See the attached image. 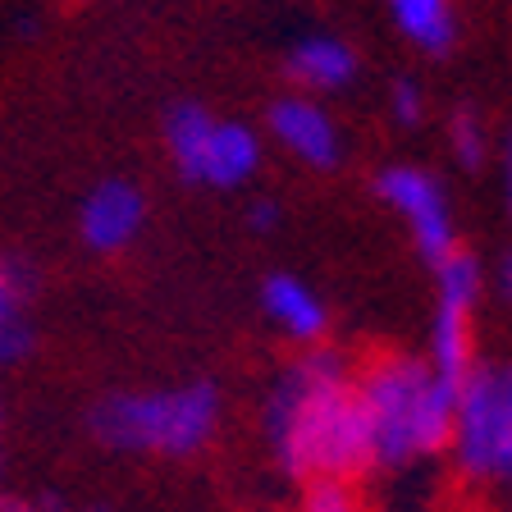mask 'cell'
<instances>
[{
  "instance_id": "cell-3",
  "label": "cell",
  "mask_w": 512,
  "mask_h": 512,
  "mask_svg": "<svg viewBox=\"0 0 512 512\" xmlns=\"http://www.w3.org/2000/svg\"><path fill=\"white\" fill-rule=\"evenodd\" d=\"M220 426V394L215 384H174L147 394H106L87 412V430L96 444L119 453H165L188 458Z\"/></svg>"
},
{
  "instance_id": "cell-18",
  "label": "cell",
  "mask_w": 512,
  "mask_h": 512,
  "mask_svg": "<svg viewBox=\"0 0 512 512\" xmlns=\"http://www.w3.org/2000/svg\"><path fill=\"white\" fill-rule=\"evenodd\" d=\"M32 352V330H28V320H10V325H0V366H14L23 362Z\"/></svg>"
},
{
  "instance_id": "cell-13",
  "label": "cell",
  "mask_w": 512,
  "mask_h": 512,
  "mask_svg": "<svg viewBox=\"0 0 512 512\" xmlns=\"http://www.w3.org/2000/svg\"><path fill=\"white\" fill-rule=\"evenodd\" d=\"M211 128H215V115L206 106H197V101H179L165 115V147H170L174 170L183 179H192V170H197V156H202Z\"/></svg>"
},
{
  "instance_id": "cell-23",
  "label": "cell",
  "mask_w": 512,
  "mask_h": 512,
  "mask_svg": "<svg viewBox=\"0 0 512 512\" xmlns=\"http://www.w3.org/2000/svg\"><path fill=\"white\" fill-rule=\"evenodd\" d=\"M92 512H106V508H92Z\"/></svg>"
},
{
  "instance_id": "cell-7",
  "label": "cell",
  "mask_w": 512,
  "mask_h": 512,
  "mask_svg": "<svg viewBox=\"0 0 512 512\" xmlns=\"http://www.w3.org/2000/svg\"><path fill=\"white\" fill-rule=\"evenodd\" d=\"M142 220H147V197L138 183L128 179H101L83 197L78 211V234L92 252H119L138 238Z\"/></svg>"
},
{
  "instance_id": "cell-12",
  "label": "cell",
  "mask_w": 512,
  "mask_h": 512,
  "mask_svg": "<svg viewBox=\"0 0 512 512\" xmlns=\"http://www.w3.org/2000/svg\"><path fill=\"white\" fill-rule=\"evenodd\" d=\"M398 32L416 51L426 55H448L453 37H458V19H453V0H389Z\"/></svg>"
},
{
  "instance_id": "cell-1",
  "label": "cell",
  "mask_w": 512,
  "mask_h": 512,
  "mask_svg": "<svg viewBox=\"0 0 512 512\" xmlns=\"http://www.w3.org/2000/svg\"><path fill=\"white\" fill-rule=\"evenodd\" d=\"M275 453L298 480H348L375 467V430L357 380L334 348H311L284 371L266 412Z\"/></svg>"
},
{
  "instance_id": "cell-15",
  "label": "cell",
  "mask_w": 512,
  "mask_h": 512,
  "mask_svg": "<svg viewBox=\"0 0 512 512\" xmlns=\"http://www.w3.org/2000/svg\"><path fill=\"white\" fill-rule=\"evenodd\" d=\"M28 293H32V270L23 261H0V325L19 320V307Z\"/></svg>"
},
{
  "instance_id": "cell-2",
  "label": "cell",
  "mask_w": 512,
  "mask_h": 512,
  "mask_svg": "<svg viewBox=\"0 0 512 512\" xmlns=\"http://www.w3.org/2000/svg\"><path fill=\"white\" fill-rule=\"evenodd\" d=\"M357 394L371 416L380 467H403V462L453 444L458 394L430 371V362L398 357V352L375 357L371 366H362Z\"/></svg>"
},
{
  "instance_id": "cell-14",
  "label": "cell",
  "mask_w": 512,
  "mask_h": 512,
  "mask_svg": "<svg viewBox=\"0 0 512 512\" xmlns=\"http://www.w3.org/2000/svg\"><path fill=\"white\" fill-rule=\"evenodd\" d=\"M448 147H453L462 170H480V165H485V156H490V133H485V124H480V115L471 106H458L448 115Z\"/></svg>"
},
{
  "instance_id": "cell-11",
  "label": "cell",
  "mask_w": 512,
  "mask_h": 512,
  "mask_svg": "<svg viewBox=\"0 0 512 512\" xmlns=\"http://www.w3.org/2000/svg\"><path fill=\"white\" fill-rule=\"evenodd\" d=\"M357 74V55L348 42L339 37H302L293 51H288V78L307 92H339L352 83Z\"/></svg>"
},
{
  "instance_id": "cell-5",
  "label": "cell",
  "mask_w": 512,
  "mask_h": 512,
  "mask_svg": "<svg viewBox=\"0 0 512 512\" xmlns=\"http://www.w3.org/2000/svg\"><path fill=\"white\" fill-rule=\"evenodd\" d=\"M439 279V307H435V334H430V371L458 394L462 380L471 375V311L485 288V270H480L476 252H453L435 266Z\"/></svg>"
},
{
  "instance_id": "cell-9",
  "label": "cell",
  "mask_w": 512,
  "mask_h": 512,
  "mask_svg": "<svg viewBox=\"0 0 512 512\" xmlns=\"http://www.w3.org/2000/svg\"><path fill=\"white\" fill-rule=\"evenodd\" d=\"M256 170H261V142H256L252 128L238 124V119H215L211 138H206L188 183H202V188H243Z\"/></svg>"
},
{
  "instance_id": "cell-6",
  "label": "cell",
  "mask_w": 512,
  "mask_h": 512,
  "mask_svg": "<svg viewBox=\"0 0 512 512\" xmlns=\"http://www.w3.org/2000/svg\"><path fill=\"white\" fill-rule=\"evenodd\" d=\"M375 188H380L384 202H389L407 220L416 252L426 256L430 266H439V261L458 247L444 183H439L430 170H421V165H389V170L375 179Z\"/></svg>"
},
{
  "instance_id": "cell-10",
  "label": "cell",
  "mask_w": 512,
  "mask_h": 512,
  "mask_svg": "<svg viewBox=\"0 0 512 512\" xmlns=\"http://www.w3.org/2000/svg\"><path fill=\"white\" fill-rule=\"evenodd\" d=\"M261 307H266V316L275 320V325L288 334V339L311 343V348L325 339L330 311H325V302H320L316 293L302 284V279H293V275H270L266 284H261Z\"/></svg>"
},
{
  "instance_id": "cell-16",
  "label": "cell",
  "mask_w": 512,
  "mask_h": 512,
  "mask_svg": "<svg viewBox=\"0 0 512 512\" xmlns=\"http://www.w3.org/2000/svg\"><path fill=\"white\" fill-rule=\"evenodd\" d=\"M389 110H394V119L407 124V128L421 124V119H426V92H421V83L398 78V83L389 87Z\"/></svg>"
},
{
  "instance_id": "cell-19",
  "label": "cell",
  "mask_w": 512,
  "mask_h": 512,
  "mask_svg": "<svg viewBox=\"0 0 512 512\" xmlns=\"http://www.w3.org/2000/svg\"><path fill=\"white\" fill-rule=\"evenodd\" d=\"M247 224H252L256 234H275V224H279V206L270 202V197L252 202V206H247Z\"/></svg>"
},
{
  "instance_id": "cell-20",
  "label": "cell",
  "mask_w": 512,
  "mask_h": 512,
  "mask_svg": "<svg viewBox=\"0 0 512 512\" xmlns=\"http://www.w3.org/2000/svg\"><path fill=\"white\" fill-rule=\"evenodd\" d=\"M494 293L512 302V247L499 256V266H494Z\"/></svg>"
},
{
  "instance_id": "cell-21",
  "label": "cell",
  "mask_w": 512,
  "mask_h": 512,
  "mask_svg": "<svg viewBox=\"0 0 512 512\" xmlns=\"http://www.w3.org/2000/svg\"><path fill=\"white\" fill-rule=\"evenodd\" d=\"M503 206L512 215V128H508V138H503Z\"/></svg>"
},
{
  "instance_id": "cell-22",
  "label": "cell",
  "mask_w": 512,
  "mask_h": 512,
  "mask_svg": "<svg viewBox=\"0 0 512 512\" xmlns=\"http://www.w3.org/2000/svg\"><path fill=\"white\" fill-rule=\"evenodd\" d=\"M0 512H42V503L23 499V494H10V490H0Z\"/></svg>"
},
{
  "instance_id": "cell-8",
  "label": "cell",
  "mask_w": 512,
  "mask_h": 512,
  "mask_svg": "<svg viewBox=\"0 0 512 512\" xmlns=\"http://www.w3.org/2000/svg\"><path fill=\"white\" fill-rule=\"evenodd\" d=\"M270 133L284 151H293L298 160L316 165V170H330L339 165L343 142H339V124L330 119V110L311 101V96H279L266 115Z\"/></svg>"
},
{
  "instance_id": "cell-4",
  "label": "cell",
  "mask_w": 512,
  "mask_h": 512,
  "mask_svg": "<svg viewBox=\"0 0 512 512\" xmlns=\"http://www.w3.org/2000/svg\"><path fill=\"white\" fill-rule=\"evenodd\" d=\"M453 448L467 476L512 480V375L494 366H471L458 389Z\"/></svg>"
},
{
  "instance_id": "cell-17",
  "label": "cell",
  "mask_w": 512,
  "mask_h": 512,
  "mask_svg": "<svg viewBox=\"0 0 512 512\" xmlns=\"http://www.w3.org/2000/svg\"><path fill=\"white\" fill-rule=\"evenodd\" d=\"M302 512H357V503H352V494L339 480H316V490L307 494Z\"/></svg>"
}]
</instances>
